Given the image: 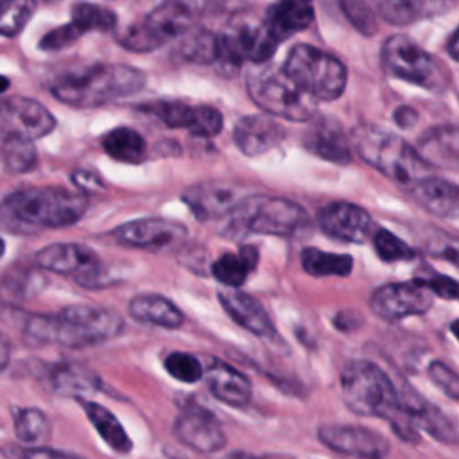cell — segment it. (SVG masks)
Here are the masks:
<instances>
[{
  "mask_svg": "<svg viewBox=\"0 0 459 459\" xmlns=\"http://www.w3.org/2000/svg\"><path fill=\"white\" fill-rule=\"evenodd\" d=\"M124 330V319L109 308L72 305L56 314H32L25 319L23 337L30 344H59L86 348L115 339Z\"/></svg>",
  "mask_w": 459,
  "mask_h": 459,
  "instance_id": "obj_1",
  "label": "cell"
},
{
  "mask_svg": "<svg viewBox=\"0 0 459 459\" xmlns=\"http://www.w3.org/2000/svg\"><path fill=\"white\" fill-rule=\"evenodd\" d=\"M145 86V74L134 66L99 63L65 72L52 79L54 99L74 108H99L134 95Z\"/></svg>",
  "mask_w": 459,
  "mask_h": 459,
  "instance_id": "obj_2",
  "label": "cell"
},
{
  "mask_svg": "<svg viewBox=\"0 0 459 459\" xmlns=\"http://www.w3.org/2000/svg\"><path fill=\"white\" fill-rule=\"evenodd\" d=\"M86 210V195L63 186H22L2 201L4 224L13 222L16 231L65 228L75 224Z\"/></svg>",
  "mask_w": 459,
  "mask_h": 459,
  "instance_id": "obj_3",
  "label": "cell"
},
{
  "mask_svg": "<svg viewBox=\"0 0 459 459\" xmlns=\"http://www.w3.org/2000/svg\"><path fill=\"white\" fill-rule=\"evenodd\" d=\"M350 140L353 149L369 167L377 169L380 174L407 190L420 179L427 178V163L421 160L418 151L385 127L360 124L351 131Z\"/></svg>",
  "mask_w": 459,
  "mask_h": 459,
  "instance_id": "obj_4",
  "label": "cell"
},
{
  "mask_svg": "<svg viewBox=\"0 0 459 459\" xmlns=\"http://www.w3.org/2000/svg\"><path fill=\"white\" fill-rule=\"evenodd\" d=\"M344 405L359 416L391 421L402 409V394L387 373L371 360L348 362L339 377Z\"/></svg>",
  "mask_w": 459,
  "mask_h": 459,
  "instance_id": "obj_5",
  "label": "cell"
},
{
  "mask_svg": "<svg viewBox=\"0 0 459 459\" xmlns=\"http://www.w3.org/2000/svg\"><path fill=\"white\" fill-rule=\"evenodd\" d=\"M280 43L281 39L269 25L265 14L255 16L251 13H240L219 34L221 56L217 65L224 74H231L238 70L244 61L255 65L267 63Z\"/></svg>",
  "mask_w": 459,
  "mask_h": 459,
  "instance_id": "obj_6",
  "label": "cell"
},
{
  "mask_svg": "<svg viewBox=\"0 0 459 459\" xmlns=\"http://www.w3.org/2000/svg\"><path fill=\"white\" fill-rule=\"evenodd\" d=\"M246 88L249 99L273 117L305 122L316 113V100L287 75L283 66L262 65L253 68L247 74Z\"/></svg>",
  "mask_w": 459,
  "mask_h": 459,
  "instance_id": "obj_7",
  "label": "cell"
},
{
  "mask_svg": "<svg viewBox=\"0 0 459 459\" xmlns=\"http://www.w3.org/2000/svg\"><path fill=\"white\" fill-rule=\"evenodd\" d=\"M283 70L314 100L339 99L348 81V72L341 59L308 43L290 48Z\"/></svg>",
  "mask_w": 459,
  "mask_h": 459,
  "instance_id": "obj_8",
  "label": "cell"
},
{
  "mask_svg": "<svg viewBox=\"0 0 459 459\" xmlns=\"http://www.w3.org/2000/svg\"><path fill=\"white\" fill-rule=\"evenodd\" d=\"M230 217L231 226L244 233L274 237H292L308 224V215L298 203L264 194L246 195Z\"/></svg>",
  "mask_w": 459,
  "mask_h": 459,
  "instance_id": "obj_9",
  "label": "cell"
},
{
  "mask_svg": "<svg viewBox=\"0 0 459 459\" xmlns=\"http://www.w3.org/2000/svg\"><path fill=\"white\" fill-rule=\"evenodd\" d=\"M384 68L411 84L430 91H443L448 86V74L441 63L407 36L387 38L380 50Z\"/></svg>",
  "mask_w": 459,
  "mask_h": 459,
  "instance_id": "obj_10",
  "label": "cell"
},
{
  "mask_svg": "<svg viewBox=\"0 0 459 459\" xmlns=\"http://www.w3.org/2000/svg\"><path fill=\"white\" fill-rule=\"evenodd\" d=\"M192 11L186 4L169 0L156 5L142 20L126 27L118 36V43L131 52H152L178 36L190 30Z\"/></svg>",
  "mask_w": 459,
  "mask_h": 459,
  "instance_id": "obj_11",
  "label": "cell"
},
{
  "mask_svg": "<svg viewBox=\"0 0 459 459\" xmlns=\"http://www.w3.org/2000/svg\"><path fill=\"white\" fill-rule=\"evenodd\" d=\"M36 264L50 273L74 276L84 287L104 285V267L97 253L77 242H56L36 253Z\"/></svg>",
  "mask_w": 459,
  "mask_h": 459,
  "instance_id": "obj_12",
  "label": "cell"
},
{
  "mask_svg": "<svg viewBox=\"0 0 459 459\" xmlns=\"http://www.w3.org/2000/svg\"><path fill=\"white\" fill-rule=\"evenodd\" d=\"M142 113L158 118L163 126L172 129H186L194 136L210 138L222 131V113L213 106H192L183 100L152 99L138 104Z\"/></svg>",
  "mask_w": 459,
  "mask_h": 459,
  "instance_id": "obj_13",
  "label": "cell"
},
{
  "mask_svg": "<svg viewBox=\"0 0 459 459\" xmlns=\"http://www.w3.org/2000/svg\"><path fill=\"white\" fill-rule=\"evenodd\" d=\"M56 127L54 115L38 100L23 95H11L0 106V136L38 140Z\"/></svg>",
  "mask_w": 459,
  "mask_h": 459,
  "instance_id": "obj_14",
  "label": "cell"
},
{
  "mask_svg": "<svg viewBox=\"0 0 459 459\" xmlns=\"http://www.w3.org/2000/svg\"><path fill=\"white\" fill-rule=\"evenodd\" d=\"M432 292L416 280L385 283L373 290L369 308L384 321H400L409 316L425 314L432 307Z\"/></svg>",
  "mask_w": 459,
  "mask_h": 459,
  "instance_id": "obj_15",
  "label": "cell"
},
{
  "mask_svg": "<svg viewBox=\"0 0 459 459\" xmlns=\"http://www.w3.org/2000/svg\"><path fill=\"white\" fill-rule=\"evenodd\" d=\"M246 197L244 188L230 181H201L181 194V201L199 221H215L231 215Z\"/></svg>",
  "mask_w": 459,
  "mask_h": 459,
  "instance_id": "obj_16",
  "label": "cell"
},
{
  "mask_svg": "<svg viewBox=\"0 0 459 459\" xmlns=\"http://www.w3.org/2000/svg\"><path fill=\"white\" fill-rule=\"evenodd\" d=\"M111 233H113V238L122 246L158 251L185 238L188 230L178 221L161 219V217H145V219L127 221L117 226Z\"/></svg>",
  "mask_w": 459,
  "mask_h": 459,
  "instance_id": "obj_17",
  "label": "cell"
},
{
  "mask_svg": "<svg viewBox=\"0 0 459 459\" xmlns=\"http://www.w3.org/2000/svg\"><path fill=\"white\" fill-rule=\"evenodd\" d=\"M176 437L201 454H215L226 446L221 421L204 407L186 405L174 421Z\"/></svg>",
  "mask_w": 459,
  "mask_h": 459,
  "instance_id": "obj_18",
  "label": "cell"
},
{
  "mask_svg": "<svg viewBox=\"0 0 459 459\" xmlns=\"http://www.w3.org/2000/svg\"><path fill=\"white\" fill-rule=\"evenodd\" d=\"M317 437L325 446L359 459H382L389 454V441L382 434L359 425H321Z\"/></svg>",
  "mask_w": 459,
  "mask_h": 459,
  "instance_id": "obj_19",
  "label": "cell"
},
{
  "mask_svg": "<svg viewBox=\"0 0 459 459\" xmlns=\"http://www.w3.org/2000/svg\"><path fill=\"white\" fill-rule=\"evenodd\" d=\"M317 224L328 237L351 244H362L373 230L371 215L362 206L346 201L325 206L317 215Z\"/></svg>",
  "mask_w": 459,
  "mask_h": 459,
  "instance_id": "obj_20",
  "label": "cell"
},
{
  "mask_svg": "<svg viewBox=\"0 0 459 459\" xmlns=\"http://www.w3.org/2000/svg\"><path fill=\"white\" fill-rule=\"evenodd\" d=\"M285 138L280 122L267 115H246L233 127V142L246 156H260L278 147Z\"/></svg>",
  "mask_w": 459,
  "mask_h": 459,
  "instance_id": "obj_21",
  "label": "cell"
},
{
  "mask_svg": "<svg viewBox=\"0 0 459 459\" xmlns=\"http://www.w3.org/2000/svg\"><path fill=\"white\" fill-rule=\"evenodd\" d=\"M219 303L226 310V314L249 333L256 337L274 335V325L267 310L251 294L226 287L219 290Z\"/></svg>",
  "mask_w": 459,
  "mask_h": 459,
  "instance_id": "obj_22",
  "label": "cell"
},
{
  "mask_svg": "<svg viewBox=\"0 0 459 459\" xmlns=\"http://www.w3.org/2000/svg\"><path fill=\"white\" fill-rule=\"evenodd\" d=\"M204 382L213 398L221 403L240 409L251 400V382L249 378L228 362L212 359L204 369Z\"/></svg>",
  "mask_w": 459,
  "mask_h": 459,
  "instance_id": "obj_23",
  "label": "cell"
},
{
  "mask_svg": "<svg viewBox=\"0 0 459 459\" xmlns=\"http://www.w3.org/2000/svg\"><path fill=\"white\" fill-rule=\"evenodd\" d=\"M303 145L326 161L337 165L351 161V140L344 134L339 124L330 118H317L312 122L303 136Z\"/></svg>",
  "mask_w": 459,
  "mask_h": 459,
  "instance_id": "obj_24",
  "label": "cell"
},
{
  "mask_svg": "<svg viewBox=\"0 0 459 459\" xmlns=\"http://www.w3.org/2000/svg\"><path fill=\"white\" fill-rule=\"evenodd\" d=\"M427 165L459 172V126H436L421 134L416 145Z\"/></svg>",
  "mask_w": 459,
  "mask_h": 459,
  "instance_id": "obj_25",
  "label": "cell"
},
{
  "mask_svg": "<svg viewBox=\"0 0 459 459\" xmlns=\"http://www.w3.org/2000/svg\"><path fill=\"white\" fill-rule=\"evenodd\" d=\"M407 192L429 213L443 219H459V185L427 176Z\"/></svg>",
  "mask_w": 459,
  "mask_h": 459,
  "instance_id": "obj_26",
  "label": "cell"
},
{
  "mask_svg": "<svg viewBox=\"0 0 459 459\" xmlns=\"http://www.w3.org/2000/svg\"><path fill=\"white\" fill-rule=\"evenodd\" d=\"M127 310L134 321L169 330L179 328L185 323L179 307L160 294H138L129 301Z\"/></svg>",
  "mask_w": 459,
  "mask_h": 459,
  "instance_id": "obj_27",
  "label": "cell"
},
{
  "mask_svg": "<svg viewBox=\"0 0 459 459\" xmlns=\"http://www.w3.org/2000/svg\"><path fill=\"white\" fill-rule=\"evenodd\" d=\"M314 0H276L265 18L278 38H285L307 29L314 22Z\"/></svg>",
  "mask_w": 459,
  "mask_h": 459,
  "instance_id": "obj_28",
  "label": "cell"
},
{
  "mask_svg": "<svg viewBox=\"0 0 459 459\" xmlns=\"http://www.w3.org/2000/svg\"><path fill=\"white\" fill-rule=\"evenodd\" d=\"M79 405L82 407L84 414L88 416L90 423L100 436V439L117 454H129L133 450V441L127 436L124 425L118 421V418L104 405L81 398L77 400Z\"/></svg>",
  "mask_w": 459,
  "mask_h": 459,
  "instance_id": "obj_29",
  "label": "cell"
},
{
  "mask_svg": "<svg viewBox=\"0 0 459 459\" xmlns=\"http://www.w3.org/2000/svg\"><path fill=\"white\" fill-rule=\"evenodd\" d=\"M405 405L411 409L418 427H421L434 439L446 445H459V425L450 420L441 409L430 405L429 402L418 396H403Z\"/></svg>",
  "mask_w": 459,
  "mask_h": 459,
  "instance_id": "obj_30",
  "label": "cell"
},
{
  "mask_svg": "<svg viewBox=\"0 0 459 459\" xmlns=\"http://www.w3.org/2000/svg\"><path fill=\"white\" fill-rule=\"evenodd\" d=\"M50 385L56 393L75 396L77 400L93 394L100 389V378L88 368L77 364H59L50 371Z\"/></svg>",
  "mask_w": 459,
  "mask_h": 459,
  "instance_id": "obj_31",
  "label": "cell"
},
{
  "mask_svg": "<svg viewBox=\"0 0 459 459\" xmlns=\"http://www.w3.org/2000/svg\"><path fill=\"white\" fill-rule=\"evenodd\" d=\"M258 264V251L253 246H242L238 253H224L212 264L213 278L228 289H238Z\"/></svg>",
  "mask_w": 459,
  "mask_h": 459,
  "instance_id": "obj_32",
  "label": "cell"
},
{
  "mask_svg": "<svg viewBox=\"0 0 459 459\" xmlns=\"http://www.w3.org/2000/svg\"><path fill=\"white\" fill-rule=\"evenodd\" d=\"M100 142L106 154L117 161L138 165L147 158V145L143 136L131 127H115L108 131Z\"/></svg>",
  "mask_w": 459,
  "mask_h": 459,
  "instance_id": "obj_33",
  "label": "cell"
},
{
  "mask_svg": "<svg viewBox=\"0 0 459 459\" xmlns=\"http://www.w3.org/2000/svg\"><path fill=\"white\" fill-rule=\"evenodd\" d=\"M13 427L18 441L29 448H41L50 443L52 425L41 409L22 407L13 411Z\"/></svg>",
  "mask_w": 459,
  "mask_h": 459,
  "instance_id": "obj_34",
  "label": "cell"
},
{
  "mask_svg": "<svg viewBox=\"0 0 459 459\" xmlns=\"http://www.w3.org/2000/svg\"><path fill=\"white\" fill-rule=\"evenodd\" d=\"M378 14L394 25H407L432 16L443 9L446 0H373Z\"/></svg>",
  "mask_w": 459,
  "mask_h": 459,
  "instance_id": "obj_35",
  "label": "cell"
},
{
  "mask_svg": "<svg viewBox=\"0 0 459 459\" xmlns=\"http://www.w3.org/2000/svg\"><path fill=\"white\" fill-rule=\"evenodd\" d=\"M305 273L316 278L325 276H348L353 269V258L342 253H328L317 247H305L299 255Z\"/></svg>",
  "mask_w": 459,
  "mask_h": 459,
  "instance_id": "obj_36",
  "label": "cell"
},
{
  "mask_svg": "<svg viewBox=\"0 0 459 459\" xmlns=\"http://www.w3.org/2000/svg\"><path fill=\"white\" fill-rule=\"evenodd\" d=\"M178 52L185 61L195 65H217L221 56L219 34H213L206 29L188 30L183 36Z\"/></svg>",
  "mask_w": 459,
  "mask_h": 459,
  "instance_id": "obj_37",
  "label": "cell"
},
{
  "mask_svg": "<svg viewBox=\"0 0 459 459\" xmlns=\"http://www.w3.org/2000/svg\"><path fill=\"white\" fill-rule=\"evenodd\" d=\"M4 169L11 174H25L38 165V152L30 140L16 136H2L0 145Z\"/></svg>",
  "mask_w": 459,
  "mask_h": 459,
  "instance_id": "obj_38",
  "label": "cell"
},
{
  "mask_svg": "<svg viewBox=\"0 0 459 459\" xmlns=\"http://www.w3.org/2000/svg\"><path fill=\"white\" fill-rule=\"evenodd\" d=\"M74 25L84 34L91 30H113L117 25V14L102 5L90 4V2H79L72 9V18Z\"/></svg>",
  "mask_w": 459,
  "mask_h": 459,
  "instance_id": "obj_39",
  "label": "cell"
},
{
  "mask_svg": "<svg viewBox=\"0 0 459 459\" xmlns=\"http://www.w3.org/2000/svg\"><path fill=\"white\" fill-rule=\"evenodd\" d=\"M38 7L36 0H2L0 32L4 38L18 36Z\"/></svg>",
  "mask_w": 459,
  "mask_h": 459,
  "instance_id": "obj_40",
  "label": "cell"
},
{
  "mask_svg": "<svg viewBox=\"0 0 459 459\" xmlns=\"http://www.w3.org/2000/svg\"><path fill=\"white\" fill-rule=\"evenodd\" d=\"M163 366L167 373L183 384H195L204 378V368L201 360L186 351H172L165 357Z\"/></svg>",
  "mask_w": 459,
  "mask_h": 459,
  "instance_id": "obj_41",
  "label": "cell"
},
{
  "mask_svg": "<svg viewBox=\"0 0 459 459\" xmlns=\"http://www.w3.org/2000/svg\"><path fill=\"white\" fill-rule=\"evenodd\" d=\"M373 246L380 260L384 262H400V260H411L416 256V251L405 244L400 237L391 233L385 228H378L373 235Z\"/></svg>",
  "mask_w": 459,
  "mask_h": 459,
  "instance_id": "obj_42",
  "label": "cell"
},
{
  "mask_svg": "<svg viewBox=\"0 0 459 459\" xmlns=\"http://www.w3.org/2000/svg\"><path fill=\"white\" fill-rule=\"evenodd\" d=\"M341 11L348 18V22L366 36L377 32L378 23L373 7L366 0H339Z\"/></svg>",
  "mask_w": 459,
  "mask_h": 459,
  "instance_id": "obj_43",
  "label": "cell"
},
{
  "mask_svg": "<svg viewBox=\"0 0 459 459\" xmlns=\"http://www.w3.org/2000/svg\"><path fill=\"white\" fill-rule=\"evenodd\" d=\"M429 378L448 396L459 400V375L441 360H432L427 368Z\"/></svg>",
  "mask_w": 459,
  "mask_h": 459,
  "instance_id": "obj_44",
  "label": "cell"
},
{
  "mask_svg": "<svg viewBox=\"0 0 459 459\" xmlns=\"http://www.w3.org/2000/svg\"><path fill=\"white\" fill-rule=\"evenodd\" d=\"M81 36H82V32L74 25V22H68V23L59 25V27L48 30L47 34H43L38 47L45 52H54V50H61V48L72 45Z\"/></svg>",
  "mask_w": 459,
  "mask_h": 459,
  "instance_id": "obj_45",
  "label": "cell"
},
{
  "mask_svg": "<svg viewBox=\"0 0 459 459\" xmlns=\"http://www.w3.org/2000/svg\"><path fill=\"white\" fill-rule=\"evenodd\" d=\"M414 280L443 299H459V281L450 276L430 274V276H420Z\"/></svg>",
  "mask_w": 459,
  "mask_h": 459,
  "instance_id": "obj_46",
  "label": "cell"
},
{
  "mask_svg": "<svg viewBox=\"0 0 459 459\" xmlns=\"http://www.w3.org/2000/svg\"><path fill=\"white\" fill-rule=\"evenodd\" d=\"M429 249L432 255L441 256L452 264H455L459 267V238L448 237V235H441L437 231V235H434L429 242Z\"/></svg>",
  "mask_w": 459,
  "mask_h": 459,
  "instance_id": "obj_47",
  "label": "cell"
},
{
  "mask_svg": "<svg viewBox=\"0 0 459 459\" xmlns=\"http://www.w3.org/2000/svg\"><path fill=\"white\" fill-rule=\"evenodd\" d=\"M70 178H72L74 185L79 188V192H82V194H90V192H97V190L104 188L102 178L91 170L77 169L72 172Z\"/></svg>",
  "mask_w": 459,
  "mask_h": 459,
  "instance_id": "obj_48",
  "label": "cell"
},
{
  "mask_svg": "<svg viewBox=\"0 0 459 459\" xmlns=\"http://www.w3.org/2000/svg\"><path fill=\"white\" fill-rule=\"evenodd\" d=\"M18 459H84V457H79L75 454H70V452H63V450H54V448H48V446H41V448H22L18 450Z\"/></svg>",
  "mask_w": 459,
  "mask_h": 459,
  "instance_id": "obj_49",
  "label": "cell"
},
{
  "mask_svg": "<svg viewBox=\"0 0 459 459\" xmlns=\"http://www.w3.org/2000/svg\"><path fill=\"white\" fill-rule=\"evenodd\" d=\"M393 118H394V122H396L402 129H409V127H412V126L416 124L418 113H416L411 106H400V108L394 111Z\"/></svg>",
  "mask_w": 459,
  "mask_h": 459,
  "instance_id": "obj_50",
  "label": "cell"
},
{
  "mask_svg": "<svg viewBox=\"0 0 459 459\" xmlns=\"http://www.w3.org/2000/svg\"><path fill=\"white\" fill-rule=\"evenodd\" d=\"M224 459H290L285 455H274V454H265V455H255L247 452H231Z\"/></svg>",
  "mask_w": 459,
  "mask_h": 459,
  "instance_id": "obj_51",
  "label": "cell"
},
{
  "mask_svg": "<svg viewBox=\"0 0 459 459\" xmlns=\"http://www.w3.org/2000/svg\"><path fill=\"white\" fill-rule=\"evenodd\" d=\"M448 54H450L455 61H459V25H457V29L450 34V39H448Z\"/></svg>",
  "mask_w": 459,
  "mask_h": 459,
  "instance_id": "obj_52",
  "label": "cell"
},
{
  "mask_svg": "<svg viewBox=\"0 0 459 459\" xmlns=\"http://www.w3.org/2000/svg\"><path fill=\"white\" fill-rule=\"evenodd\" d=\"M450 332H452V335L459 341V319L452 321V325H450Z\"/></svg>",
  "mask_w": 459,
  "mask_h": 459,
  "instance_id": "obj_53",
  "label": "cell"
}]
</instances>
